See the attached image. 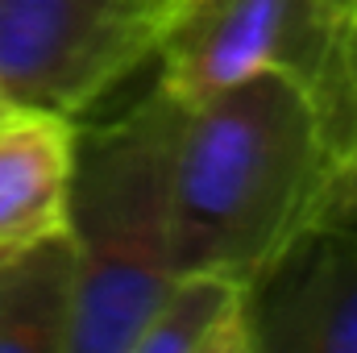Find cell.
Listing matches in <instances>:
<instances>
[{"mask_svg": "<svg viewBox=\"0 0 357 353\" xmlns=\"http://www.w3.org/2000/svg\"><path fill=\"white\" fill-rule=\"evenodd\" d=\"M250 350L357 353V216H312L250 278Z\"/></svg>", "mask_w": 357, "mask_h": 353, "instance_id": "obj_5", "label": "cell"}, {"mask_svg": "<svg viewBox=\"0 0 357 353\" xmlns=\"http://www.w3.org/2000/svg\"><path fill=\"white\" fill-rule=\"evenodd\" d=\"M324 8H328L337 21H345V17H349V13L357 8V0H324Z\"/></svg>", "mask_w": 357, "mask_h": 353, "instance_id": "obj_10", "label": "cell"}, {"mask_svg": "<svg viewBox=\"0 0 357 353\" xmlns=\"http://www.w3.org/2000/svg\"><path fill=\"white\" fill-rule=\"evenodd\" d=\"M75 121L13 108L0 117V258L67 225Z\"/></svg>", "mask_w": 357, "mask_h": 353, "instance_id": "obj_6", "label": "cell"}, {"mask_svg": "<svg viewBox=\"0 0 357 353\" xmlns=\"http://www.w3.org/2000/svg\"><path fill=\"white\" fill-rule=\"evenodd\" d=\"M316 108L328 142V195L320 212L357 216V8L341 21L333 71Z\"/></svg>", "mask_w": 357, "mask_h": 353, "instance_id": "obj_9", "label": "cell"}, {"mask_svg": "<svg viewBox=\"0 0 357 353\" xmlns=\"http://www.w3.org/2000/svg\"><path fill=\"white\" fill-rule=\"evenodd\" d=\"M75 250L50 233L0 258V353H71Z\"/></svg>", "mask_w": 357, "mask_h": 353, "instance_id": "obj_7", "label": "cell"}, {"mask_svg": "<svg viewBox=\"0 0 357 353\" xmlns=\"http://www.w3.org/2000/svg\"><path fill=\"white\" fill-rule=\"evenodd\" d=\"M341 21L324 0H175L158 38V88L195 104L250 75L278 71L320 91L328 84Z\"/></svg>", "mask_w": 357, "mask_h": 353, "instance_id": "obj_4", "label": "cell"}, {"mask_svg": "<svg viewBox=\"0 0 357 353\" xmlns=\"http://www.w3.org/2000/svg\"><path fill=\"white\" fill-rule=\"evenodd\" d=\"M178 108L175 96L154 84L116 121H75L63 225L75 250L71 353H133L175 278L171 158Z\"/></svg>", "mask_w": 357, "mask_h": 353, "instance_id": "obj_2", "label": "cell"}, {"mask_svg": "<svg viewBox=\"0 0 357 353\" xmlns=\"http://www.w3.org/2000/svg\"><path fill=\"white\" fill-rule=\"evenodd\" d=\"M133 353H254L250 283L225 270H178Z\"/></svg>", "mask_w": 357, "mask_h": 353, "instance_id": "obj_8", "label": "cell"}, {"mask_svg": "<svg viewBox=\"0 0 357 353\" xmlns=\"http://www.w3.org/2000/svg\"><path fill=\"white\" fill-rule=\"evenodd\" d=\"M4 112H13V104H8V100L0 96V117H4Z\"/></svg>", "mask_w": 357, "mask_h": 353, "instance_id": "obj_11", "label": "cell"}, {"mask_svg": "<svg viewBox=\"0 0 357 353\" xmlns=\"http://www.w3.org/2000/svg\"><path fill=\"white\" fill-rule=\"evenodd\" d=\"M328 142L312 91L278 71L178 108L171 158V254L178 270L254 278L320 216Z\"/></svg>", "mask_w": 357, "mask_h": 353, "instance_id": "obj_1", "label": "cell"}, {"mask_svg": "<svg viewBox=\"0 0 357 353\" xmlns=\"http://www.w3.org/2000/svg\"><path fill=\"white\" fill-rule=\"evenodd\" d=\"M175 0H0V96L67 121L158 50Z\"/></svg>", "mask_w": 357, "mask_h": 353, "instance_id": "obj_3", "label": "cell"}]
</instances>
